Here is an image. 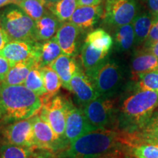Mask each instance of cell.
<instances>
[{
    "instance_id": "obj_1",
    "label": "cell",
    "mask_w": 158,
    "mask_h": 158,
    "mask_svg": "<svg viewBox=\"0 0 158 158\" xmlns=\"http://www.w3.org/2000/svg\"><path fill=\"white\" fill-rule=\"evenodd\" d=\"M158 108V92L137 90L124 98L118 109L117 126L126 133L138 131Z\"/></svg>"
},
{
    "instance_id": "obj_2",
    "label": "cell",
    "mask_w": 158,
    "mask_h": 158,
    "mask_svg": "<svg viewBox=\"0 0 158 158\" xmlns=\"http://www.w3.org/2000/svg\"><path fill=\"white\" fill-rule=\"evenodd\" d=\"M0 94L5 121L15 122L32 117L40 111L42 99L24 85L0 83Z\"/></svg>"
},
{
    "instance_id": "obj_3",
    "label": "cell",
    "mask_w": 158,
    "mask_h": 158,
    "mask_svg": "<svg viewBox=\"0 0 158 158\" xmlns=\"http://www.w3.org/2000/svg\"><path fill=\"white\" fill-rule=\"evenodd\" d=\"M122 143L120 130H97L78 138L70 143L59 157L68 158H98L118 149Z\"/></svg>"
},
{
    "instance_id": "obj_4",
    "label": "cell",
    "mask_w": 158,
    "mask_h": 158,
    "mask_svg": "<svg viewBox=\"0 0 158 158\" xmlns=\"http://www.w3.org/2000/svg\"><path fill=\"white\" fill-rule=\"evenodd\" d=\"M0 25L10 40L37 42L36 21L26 14L19 6H10L0 13Z\"/></svg>"
},
{
    "instance_id": "obj_5",
    "label": "cell",
    "mask_w": 158,
    "mask_h": 158,
    "mask_svg": "<svg viewBox=\"0 0 158 158\" xmlns=\"http://www.w3.org/2000/svg\"><path fill=\"white\" fill-rule=\"evenodd\" d=\"M86 75L92 81L100 96L112 98L121 89L124 82V71L118 63L106 59L98 68Z\"/></svg>"
},
{
    "instance_id": "obj_6",
    "label": "cell",
    "mask_w": 158,
    "mask_h": 158,
    "mask_svg": "<svg viewBox=\"0 0 158 158\" xmlns=\"http://www.w3.org/2000/svg\"><path fill=\"white\" fill-rule=\"evenodd\" d=\"M40 98L43 107L39 115L48 122L59 137L66 140L65 127L70 100L57 94L52 98L44 94Z\"/></svg>"
},
{
    "instance_id": "obj_7",
    "label": "cell",
    "mask_w": 158,
    "mask_h": 158,
    "mask_svg": "<svg viewBox=\"0 0 158 158\" xmlns=\"http://www.w3.org/2000/svg\"><path fill=\"white\" fill-rule=\"evenodd\" d=\"M116 100L112 98L99 97L83 107L89 123L97 130L109 129L114 125L118 109Z\"/></svg>"
},
{
    "instance_id": "obj_8",
    "label": "cell",
    "mask_w": 158,
    "mask_h": 158,
    "mask_svg": "<svg viewBox=\"0 0 158 158\" xmlns=\"http://www.w3.org/2000/svg\"><path fill=\"white\" fill-rule=\"evenodd\" d=\"M138 9L137 0H114L106 3L102 19L105 24L116 29L133 22Z\"/></svg>"
},
{
    "instance_id": "obj_9",
    "label": "cell",
    "mask_w": 158,
    "mask_h": 158,
    "mask_svg": "<svg viewBox=\"0 0 158 158\" xmlns=\"http://www.w3.org/2000/svg\"><path fill=\"white\" fill-rule=\"evenodd\" d=\"M33 129L36 147L38 149L57 152L70 146L66 140L59 137L49 124L37 114L33 116Z\"/></svg>"
},
{
    "instance_id": "obj_10",
    "label": "cell",
    "mask_w": 158,
    "mask_h": 158,
    "mask_svg": "<svg viewBox=\"0 0 158 158\" xmlns=\"http://www.w3.org/2000/svg\"><path fill=\"white\" fill-rule=\"evenodd\" d=\"M2 142L24 147H36L33 129V116L13 122L2 130Z\"/></svg>"
},
{
    "instance_id": "obj_11",
    "label": "cell",
    "mask_w": 158,
    "mask_h": 158,
    "mask_svg": "<svg viewBox=\"0 0 158 158\" xmlns=\"http://www.w3.org/2000/svg\"><path fill=\"white\" fill-rule=\"evenodd\" d=\"M97 130L89 122L83 108H77L70 101L66 118L65 138L69 143L81 136Z\"/></svg>"
},
{
    "instance_id": "obj_12",
    "label": "cell",
    "mask_w": 158,
    "mask_h": 158,
    "mask_svg": "<svg viewBox=\"0 0 158 158\" xmlns=\"http://www.w3.org/2000/svg\"><path fill=\"white\" fill-rule=\"evenodd\" d=\"M70 92L75 94L77 102L83 107L100 97L92 81L80 66L70 81Z\"/></svg>"
},
{
    "instance_id": "obj_13",
    "label": "cell",
    "mask_w": 158,
    "mask_h": 158,
    "mask_svg": "<svg viewBox=\"0 0 158 158\" xmlns=\"http://www.w3.org/2000/svg\"><path fill=\"white\" fill-rule=\"evenodd\" d=\"M156 139H158V108L141 130L131 133L123 131L124 144L129 148Z\"/></svg>"
},
{
    "instance_id": "obj_14",
    "label": "cell",
    "mask_w": 158,
    "mask_h": 158,
    "mask_svg": "<svg viewBox=\"0 0 158 158\" xmlns=\"http://www.w3.org/2000/svg\"><path fill=\"white\" fill-rule=\"evenodd\" d=\"M36 43L23 40H10L0 55L15 64L23 61L36 60Z\"/></svg>"
},
{
    "instance_id": "obj_15",
    "label": "cell",
    "mask_w": 158,
    "mask_h": 158,
    "mask_svg": "<svg viewBox=\"0 0 158 158\" xmlns=\"http://www.w3.org/2000/svg\"><path fill=\"white\" fill-rule=\"evenodd\" d=\"M80 31L81 29L70 21H65L60 26L55 37L63 54L76 56L78 52Z\"/></svg>"
},
{
    "instance_id": "obj_16",
    "label": "cell",
    "mask_w": 158,
    "mask_h": 158,
    "mask_svg": "<svg viewBox=\"0 0 158 158\" xmlns=\"http://www.w3.org/2000/svg\"><path fill=\"white\" fill-rule=\"evenodd\" d=\"M104 10L100 5L90 6H78L70 21L76 25L81 30L86 31L92 29L102 18Z\"/></svg>"
},
{
    "instance_id": "obj_17",
    "label": "cell",
    "mask_w": 158,
    "mask_h": 158,
    "mask_svg": "<svg viewBox=\"0 0 158 158\" xmlns=\"http://www.w3.org/2000/svg\"><path fill=\"white\" fill-rule=\"evenodd\" d=\"M158 67V58L151 51L142 48L136 51L131 59L132 79L136 81L138 75L156 70Z\"/></svg>"
},
{
    "instance_id": "obj_18",
    "label": "cell",
    "mask_w": 158,
    "mask_h": 158,
    "mask_svg": "<svg viewBox=\"0 0 158 158\" xmlns=\"http://www.w3.org/2000/svg\"><path fill=\"white\" fill-rule=\"evenodd\" d=\"M50 66L59 75L63 87L70 91V81L80 66L75 57L62 54L55 59Z\"/></svg>"
},
{
    "instance_id": "obj_19",
    "label": "cell",
    "mask_w": 158,
    "mask_h": 158,
    "mask_svg": "<svg viewBox=\"0 0 158 158\" xmlns=\"http://www.w3.org/2000/svg\"><path fill=\"white\" fill-rule=\"evenodd\" d=\"M36 50L35 62L40 68L50 65L55 59L63 54L55 36L46 41L37 42Z\"/></svg>"
},
{
    "instance_id": "obj_20",
    "label": "cell",
    "mask_w": 158,
    "mask_h": 158,
    "mask_svg": "<svg viewBox=\"0 0 158 158\" xmlns=\"http://www.w3.org/2000/svg\"><path fill=\"white\" fill-rule=\"evenodd\" d=\"M62 22L48 10L46 14L36 21L35 40L37 42H43L50 40L56 35Z\"/></svg>"
},
{
    "instance_id": "obj_21",
    "label": "cell",
    "mask_w": 158,
    "mask_h": 158,
    "mask_svg": "<svg viewBox=\"0 0 158 158\" xmlns=\"http://www.w3.org/2000/svg\"><path fill=\"white\" fill-rule=\"evenodd\" d=\"M109 53L98 50L92 46L88 43L84 42L81 53V61L83 68L86 73L93 70L94 69L103 62Z\"/></svg>"
},
{
    "instance_id": "obj_22",
    "label": "cell",
    "mask_w": 158,
    "mask_h": 158,
    "mask_svg": "<svg viewBox=\"0 0 158 158\" xmlns=\"http://www.w3.org/2000/svg\"><path fill=\"white\" fill-rule=\"evenodd\" d=\"M35 63V60L34 59L15 63L9 70L5 80L2 83L14 86L23 85Z\"/></svg>"
},
{
    "instance_id": "obj_23",
    "label": "cell",
    "mask_w": 158,
    "mask_h": 158,
    "mask_svg": "<svg viewBox=\"0 0 158 158\" xmlns=\"http://www.w3.org/2000/svg\"><path fill=\"white\" fill-rule=\"evenodd\" d=\"M154 18L155 15L152 13L147 12L137 15L133 19V26L135 31L136 45H141L145 42L152 25Z\"/></svg>"
},
{
    "instance_id": "obj_24",
    "label": "cell",
    "mask_w": 158,
    "mask_h": 158,
    "mask_svg": "<svg viewBox=\"0 0 158 158\" xmlns=\"http://www.w3.org/2000/svg\"><path fill=\"white\" fill-rule=\"evenodd\" d=\"M116 48L119 51H127L135 43V31L133 23L121 26L116 29L114 35Z\"/></svg>"
},
{
    "instance_id": "obj_25",
    "label": "cell",
    "mask_w": 158,
    "mask_h": 158,
    "mask_svg": "<svg viewBox=\"0 0 158 158\" xmlns=\"http://www.w3.org/2000/svg\"><path fill=\"white\" fill-rule=\"evenodd\" d=\"M60 22L70 21L77 7L78 0H60L58 2L46 6Z\"/></svg>"
},
{
    "instance_id": "obj_26",
    "label": "cell",
    "mask_w": 158,
    "mask_h": 158,
    "mask_svg": "<svg viewBox=\"0 0 158 158\" xmlns=\"http://www.w3.org/2000/svg\"><path fill=\"white\" fill-rule=\"evenodd\" d=\"M85 42L98 50L107 53H109L114 43L112 37L102 29L90 31L85 39Z\"/></svg>"
},
{
    "instance_id": "obj_27",
    "label": "cell",
    "mask_w": 158,
    "mask_h": 158,
    "mask_svg": "<svg viewBox=\"0 0 158 158\" xmlns=\"http://www.w3.org/2000/svg\"><path fill=\"white\" fill-rule=\"evenodd\" d=\"M40 72L44 82V86L47 93V96L52 98L56 96L62 86V81L57 73L50 65H47L40 68Z\"/></svg>"
},
{
    "instance_id": "obj_28",
    "label": "cell",
    "mask_w": 158,
    "mask_h": 158,
    "mask_svg": "<svg viewBox=\"0 0 158 158\" xmlns=\"http://www.w3.org/2000/svg\"><path fill=\"white\" fill-rule=\"evenodd\" d=\"M36 149V147H24L2 142L0 158H29Z\"/></svg>"
},
{
    "instance_id": "obj_29",
    "label": "cell",
    "mask_w": 158,
    "mask_h": 158,
    "mask_svg": "<svg viewBox=\"0 0 158 158\" xmlns=\"http://www.w3.org/2000/svg\"><path fill=\"white\" fill-rule=\"evenodd\" d=\"M23 85L40 97L47 93L40 72V67L37 64L36 62L31 68Z\"/></svg>"
},
{
    "instance_id": "obj_30",
    "label": "cell",
    "mask_w": 158,
    "mask_h": 158,
    "mask_svg": "<svg viewBox=\"0 0 158 158\" xmlns=\"http://www.w3.org/2000/svg\"><path fill=\"white\" fill-rule=\"evenodd\" d=\"M17 6L35 21L48 12L44 0H21Z\"/></svg>"
},
{
    "instance_id": "obj_31",
    "label": "cell",
    "mask_w": 158,
    "mask_h": 158,
    "mask_svg": "<svg viewBox=\"0 0 158 158\" xmlns=\"http://www.w3.org/2000/svg\"><path fill=\"white\" fill-rule=\"evenodd\" d=\"M135 82L138 90L158 92V70L138 75Z\"/></svg>"
},
{
    "instance_id": "obj_32",
    "label": "cell",
    "mask_w": 158,
    "mask_h": 158,
    "mask_svg": "<svg viewBox=\"0 0 158 158\" xmlns=\"http://www.w3.org/2000/svg\"><path fill=\"white\" fill-rule=\"evenodd\" d=\"M134 158H158V144L143 143L130 147Z\"/></svg>"
},
{
    "instance_id": "obj_33",
    "label": "cell",
    "mask_w": 158,
    "mask_h": 158,
    "mask_svg": "<svg viewBox=\"0 0 158 158\" xmlns=\"http://www.w3.org/2000/svg\"><path fill=\"white\" fill-rule=\"evenodd\" d=\"M158 41V15H155L152 25L150 29L149 35L143 43V48H149L154 43Z\"/></svg>"
},
{
    "instance_id": "obj_34",
    "label": "cell",
    "mask_w": 158,
    "mask_h": 158,
    "mask_svg": "<svg viewBox=\"0 0 158 158\" xmlns=\"http://www.w3.org/2000/svg\"><path fill=\"white\" fill-rule=\"evenodd\" d=\"M13 65L14 64L10 61L0 55V83L3 82L9 70Z\"/></svg>"
},
{
    "instance_id": "obj_35",
    "label": "cell",
    "mask_w": 158,
    "mask_h": 158,
    "mask_svg": "<svg viewBox=\"0 0 158 158\" xmlns=\"http://www.w3.org/2000/svg\"><path fill=\"white\" fill-rule=\"evenodd\" d=\"M54 152L48 151V150L36 149L31 153L29 158H56Z\"/></svg>"
},
{
    "instance_id": "obj_36",
    "label": "cell",
    "mask_w": 158,
    "mask_h": 158,
    "mask_svg": "<svg viewBox=\"0 0 158 158\" xmlns=\"http://www.w3.org/2000/svg\"><path fill=\"white\" fill-rule=\"evenodd\" d=\"M98 158H125L123 152L120 149V148L110 151L109 152L104 154Z\"/></svg>"
},
{
    "instance_id": "obj_37",
    "label": "cell",
    "mask_w": 158,
    "mask_h": 158,
    "mask_svg": "<svg viewBox=\"0 0 158 158\" xmlns=\"http://www.w3.org/2000/svg\"><path fill=\"white\" fill-rule=\"evenodd\" d=\"M10 41V40L7 36V33L5 32V31L4 30L2 26L0 25V53Z\"/></svg>"
},
{
    "instance_id": "obj_38",
    "label": "cell",
    "mask_w": 158,
    "mask_h": 158,
    "mask_svg": "<svg viewBox=\"0 0 158 158\" xmlns=\"http://www.w3.org/2000/svg\"><path fill=\"white\" fill-rule=\"evenodd\" d=\"M147 3L148 8L150 13H152L154 15L158 14V0H144Z\"/></svg>"
},
{
    "instance_id": "obj_39",
    "label": "cell",
    "mask_w": 158,
    "mask_h": 158,
    "mask_svg": "<svg viewBox=\"0 0 158 158\" xmlns=\"http://www.w3.org/2000/svg\"><path fill=\"white\" fill-rule=\"evenodd\" d=\"M102 0H78V6H90L100 5Z\"/></svg>"
},
{
    "instance_id": "obj_40",
    "label": "cell",
    "mask_w": 158,
    "mask_h": 158,
    "mask_svg": "<svg viewBox=\"0 0 158 158\" xmlns=\"http://www.w3.org/2000/svg\"><path fill=\"white\" fill-rule=\"evenodd\" d=\"M146 49H147V50L151 51L155 56H156L158 58V41H157L155 43H154V44L152 45V46H150L149 48H146Z\"/></svg>"
},
{
    "instance_id": "obj_41",
    "label": "cell",
    "mask_w": 158,
    "mask_h": 158,
    "mask_svg": "<svg viewBox=\"0 0 158 158\" xmlns=\"http://www.w3.org/2000/svg\"><path fill=\"white\" fill-rule=\"evenodd\" d=\"M4 118V107L2 104V100L1 94H0V120L3 119Z\"/></svg>"
},
{
    "instance_id": "obj_42",
    "label": "cell",
    "mask_w": 158,
    "mask_h": 158,
    "mask_svg": "<svg viewBox=\"0 0 158 158\" xmlns=\"http://www.w3.org/2000/svg\"><path fill=\"white\" fill-rule=\"evenodd\" d=\"M10 0H0V8L5 7L6 5H10Z\"/></svg>"
},
{
    "instance_id": "obj_43",
    "label": "cell",
    "mask_w": 158,
    "mask_h": 158,
    "mask_svg": "<svg viewBox=\"0 0 158 158\" xmlns=\"http://www.w3.org/2000/svg\"><path fill=\"white\" fill-rule=\"evenodd\" d=\"M44 1L45 2V5H46V6H48V5H53V4L58 2L60 1V0H44Z\"/></svg>"
},
{
    "instance_id": "obj_44",
    "label": "cell",
    "mask_w": 158,
    "mask_h": 158,
    "mask_svg": "<svg viewBox=\"0 0 158 158\" xmlns=\"http://www.w3.org/2000/svg\"><path fill=\"white\" fill-rule=\"evenodd\" d=\"M21 1V0H10L12 5H17Z\"/></svg>"
},
{
    "instance_id": "obj_45",
    "label": "cell",
    "mask_w": 158,
    "mask_h": 158,
    "mask_svg": "<svg viewBox=\"0 0 158 158\" xmlns=\"http://www.w3.org/2000/svg\"><path fill=\"white\" fill-rule=\"evenodd\" d=\"M149 143H155V144H158V139H156V140H153V141H150Z\"/></svg>"
},
{
    "instance_id": "obj_46",
    "label": "cell",
    "mask_w": 158,
    "mask_h": 158,
    "mask_svg": "<svg viewBox=\"0 0 158 158\" xmlns=\"http://www.w3.org/2000/svg\"><path fill=\"white\" fill-rule=\"evenodd\" d=\"M112 1H114V0H105V2H106V3L110 2H112Z\"/></svg>"
},
{
    "instance_id": "obj_47",
    "label": "cell",
    "mask_w": 158,
    "mask_h": 158,
    "mask_svg": "<svg viewBox=\"0 0 158 158\" xmlns=\"http://www.w3.org/2000/svg\"><path fill=\"white\" fill-rule=\"evenodd\" d=\"M59 158H68V157H59Z\"/></svg>"
},
{
    "instance_id": "obj_48",
    "label": "cell",
    "mask_w": 158,
    "mask_h": 158,
    "mask_svg": "<svg viewBox=\"0 0 158 158\" xmlns=\"http://www.w3.org/2000/svg\"><path fill=\"white\" fill-rule=\"evenodd\" d=\"M157 70H158V67H157Z\"/></svg>"
},
{
    "instance_id": "obj_49",
    "label": "cell",
    "mask_w": 158,
    "mask_h": 158,
    "mask_svg": "<svg viewBox=\"0 0 158 158\" xmlns=\"http://www.w3.org/2000/svg\"><path fill=\"white\" fill-rule=\"evenodd\" d=\"M157 15H158V14H157Z\"/></svg>"
}]
</instances>
